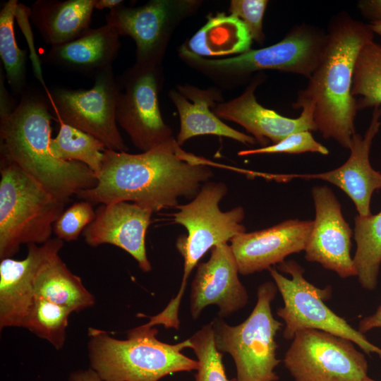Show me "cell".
I'll return each mask as SVG.
<instances>
[{
  "mask_svg": "<svg viewBox=\"0 0 381 381\" xmlns=\"http://www.w3.org/2000/svg\"><path fill=\"white\" fill-rule=\"evenodd\" d=\"M238 267L230 245L211 249L207 262L198 265L191 284L190 311L196 320L205 308L215 305L218 316L226 318L244 308L248 301L246 289L238 278Z\"/></svg>",
  "mask_w": 381,
  "mask_h": 381,
  "instance_id": "obj_16",
  "label": "cell"
},
{
  "mask_svg": "<svg viewBox=\"0 0 381 381\" xmlns=\"http://www.w3.org/2000/svg\"><path fill=\"white\" fill-rule=\"evenodd\" d=\"M351 341L318 329L297 332L284 363L295 381H363L368 362Z\"/></svg>",
  "mask_w": 381,
  "mask_h": 381,
  "instance_id": "obj_10",
  "label": "cell"
},
{
  "mask_svg": "<svg viewBox=\"0 0 381 381\" xmlns=\"http://www.w3.org/2000/svg\"><path fill=\"white\" fill-rule=\"evenodd\" d=\"M221 182H207L190 202L179 205L174 214L176 224L183 226L188 234L180 236L176 246L183 258V274L176 296L159 313L153 315V322L165 328L179 329V311L187 282L193 270L209 249L226 243L236 236L246 232L242 224L245 217L242 207L222 212L219 206L227 193Z\"/></svg>",
  "mask_w": 381,
  "mask_h": 381,
  "instance_id": "obj_5",
  "label": "cell"
},
{
  "mask_svg": "<svg viewBox=\"0 0 381 381\" xmlns=\"http://www.w3.org/2000/svg\"><path fill=\"white\" fill-rule=\"evenodd\" d=\"M189 340L198 361L195 381H235L228 380L226 375L222 353L216 347L211 323L204 325Z\"/></svg>",
  "mask_w": 381,
  "mask_h": 381,
  "instance_id": "obj_31",
  "label": "cell"
},
{
  "mask_svg": "<svg viewBox=\"0 0 381 381\" xmlns=\"http://www.w3.org/2000/svg\"><path fill=\"white\" fill-rule=\"evenodd\" d=\"M195 1L152 0L138 7L123 4L110 10L107 23L136 44V63L160 66L174 26L189 14Z\"/></svg>",
  "mask_w": 381,
  "mask_h": 381,
  "instance_id": "obj_13",
  "label": "cell"
},
{
  "mask_svg": "<svg viewBox=\"0 0 381 381\" xmlns=\"http://www.w3.org/2000/svg\"><path fill=\"white\" fill-rule=\"evenodd\" d=\"M215 165L183 150L176 138L139 154L106 149L93 188L76 196L94 204L132 202L153 212L176 207L179 198H194L212 176Z\"/></svg>",
  "mask_w": 381,
  "mask_h": 381,
  "instance_id": "obj_1",
  "label": "cell"
},
{
  "mask_svg": "<svg viewBox=\"0 0 381 381\" xmlns=\"http://www.w3.org/2000/svg\"><path fill=\"white\" fill-rule=\"evenodd\" d=\"M277 291L274 282H264L258 288L254 308L243 322L231 326L221 318L211 322L217 350L234 359L235 381L279 379L274 370L281 362L277 357L276 336L284 324L274 318L271 308Z\"/></svg>",
  "mask_w": 381,
  "mask_h": 381,
  "instance_id": "obj_7",
  "label": "cell"
},
{
  "mask_svg": "<svg viewBox=\"0 0 381 381\" xmlns=\"http://www.w3.org/2000/svg\"><path fill=\"white\" fill-rule=\"evenodd\" d=\"M262 81L263 77L257 75L241 95L229 102L216 103L212 108L213 112L219 119L243 126L262 147L269 145L270 142L276 144L295 132L317 131L313 106H303L300 116L292 119L258 103L255 90Z\"/></svg>",
  "mask_w": 381,
  "mask_h": 381,
  "instance_id": "obj_20",
  "label": "cell"
},
{
  "mask_svg": "<svg viewBox=\"0 0 381 381\" xmlns=\"http://www.w3.org/2000/svg\"><path fill=\"white\" fill-rule=\"evenodd\" d=\"M119 35L111 25L90 28L79 37L52 46L44 61L59 68L94 77L112 66L121 47Z\"/></svg>",
  "mask_w": 381,
  "mask_h": 381,
  "instance_id": "obj_22",
  "label": "cell"
},
{
  "mask_svg": "<svg viewBox=\"0 0 381 381\" xmlns=\"http://www.w3.org/2000/svg\"><path fill=\"white\" fill-rule=\"evenodd\" d=\"M357 6L361 15L370 23H381V0H361Z\"/></svg>",
  "mask_w": 381,
  "mask_h": 381,
  "instance_id": "obj_35",
  "label": "cell"
},
{
  "mask_svg": "<svg viewBox=\"0 0 381 381\" xmlns=\"http://www.w3.org/2000/svg\"><path fill=\"white\" fill-rule=\"evenodd\" d=\"M95 212V219L83 231L85 243L91 247L117 246L129 253L143 272L151 271L145 236L152 210L123 201L101 204Z\"/></svg>",
  "mask_w": 381,
  "mask_h": 381,
  "instance_id": "obj_19",
  "label": "cell"
},
{
  "mask_svg": "<svg viewBox=\"0 0 381 381\" xmlns=\"http://www.w3.org/2000/svg\"><path fill=\"white\" fill-rule=\"evenodd\" d=\"M89 90L57 87L48 93L56 119L100 140L108 150L126 152L116 123L119 85L110 66L95 77Z\"/></svg>",
  "mask_w": 381,
  "mask_h": 381,
  "instance_id": "obj_11",
  "label": "cell"
},
{
  "mask_svg": "<svg viewBox=\"0 0 381 381\" xmlns=\"http://www.w3.org/2000/svg\"><path fill=\"white\" fill-rule=\"evenodd\" d=\"M169 97L179 115L180 130L176 140L180 146L188 140L202 135L226 137L245 145L256 143L252 135L231 128L213 112L212 107L222 100L217 90L179 85L177 90L169 92Z\"/></svg>",
  "mask_w": 381,
  "mask_h": 381,
  "instance_id": "obj_21",
  "label": "cell"
},
{
  "mask_svg": "<svg viewBox=\"0 0 381 381\" xmlns=\"http://www.w3.org/2000/svg\"><path fill=\"white\" fill-rule=\"evenodd\" d=\"M49 104L41 94L25 91L13 106L5 85L0 86L1 156L66 204L72 195L95 186L97 179L84 164L52 155Z\"/></svg>",
  "mask_w": 381,
  "mask_h": 381,
  "instance_id": "obj_2",
  "label": "cell"
},
{
  "mask_svg": "<svg viewBox=\"0 0 381 381\" xmlns=\"http://www.w3.org/2000/svg\"><path fill=\"white\" fill-rule=\"evenodd\" d=\"M93 0H37L30 17L46 44L56 46L71 42L90 28Z\"/></svg>",
  "mask_w": 381,
  "mask_h": 381,
  "instance_id": "obj_23",
  "label": "cell"
},
{
  "mask_svg": "<svg viewBox=\"0 0 381 381\" xmlns=\"http://www.w3.org/2000/svg\"><path fill=\"white\" fill-rule=\"evenodd\" d=\"M268 1L267 0H232L229 12L240 19L247 27L253 40L262 44L265 35L262 23Z\"/></svg>",
  "mask_w": 381,
  "mask_h": 381,
  "instance_id": "obj_34",
  "label": "cell"
},
{
  "mask_svg": "<svg viewBox=\"0 0 381 381\" xmlns=\"http://www.w3.org/2000/svg\"><path fill=\"white\" fill-rule=\"evenodd\" d=\"M71 313L64 306L35 298L23 328L60 350L66 341L68 320Z\"/></svg>",
  "mask_w": 381,
  "mask_h": 381,
  "instance_id": "obj_30",
  "label": "cell"
},
{
  "mask_svg": "<svg viewBox=\"0 0 381 381\" xmlns=\"http://www.w3.org/2000/svg\"><path fill=\"white\" fill-rule=\"evenodd\" d=\"M122 0H93L95 9L102 10L108 8L112 10L123 4Z\"/></svg>",
  "mask_w": 381,
  "mask_h": 381,
  "instance_id": "obj_38",
  "label": "cell"
},
{
  "mask_svg": "<svg viewBox=\"0 0 381 381\" xmlns=\"http://www.w3.org/2000/svg\"><path fill=\"white\" fill-rule=\"evenodd\" d=\"M18 4L17 0H8L1 9L0 56L11 89L21 96L26 86L27 51L18 47L15 36L13 23Z\"/></svg>",
  "mask_w": 381,
  "mask_h": 381,
  "instance_id": "obj_28",
  "label": "cell"
},
{
  "mask_svg": "<svg viewBox=\"0 0 381 381\" xmlns=\"http://www.w3.org/2000/svg\"><path fill=\"white\" fill-rule=\"evenodd\" d=\"M313 220L290 219L271 227L240 234L230 247L238 272L249 275L280 264L294 253L305 250Z\"/></svg>",
  "mask_w": 381,
  "mask_h": 381,
  "instance_id": "obj_17",
  "label": "cell"
},
{
  "mask_svg": "<svg viewBox=\"0 0 381 381\" xmlns=\"http://www.w3.org/2000/svg\"><path fill=\"white\" fill-rule=\"evenodd\" d=\"M68 381H102L92 368L79 370L71 373Z\"/></svg>",
  "mask_w": 381,
  "mask_h": 381,
  "instance_id": "obj_37",
  "label": "cell"
},
{
  "mask_svg": "<svg viewBox=\"0 0 381 381\" xmlns=\"http://www.w3.org/2000/svg\"><path fill=\"white\" fill-rule=\"evenodd\" d=\"M311 195L315 214L304 250L306 259L341 278L356 276L351 256L353 231L342 214L339 201L327 186H314Z\"/></svg>",
  "mask_w": 381,
  "mask_h": 381,
  "instance_id": "obj_14",
  "label": "cell"
},
{
  "mask_svg": "<svg viewBox=\"0 0 381 381\" xmlns=\"http://www.w3.org/2000/svg\"><path fill=\"white\" fill-rule=\"evenodd\" d=\"M92 206L91 202L82 200L64 210L53 224V233L56 238L67 242L77 240L95 219Z\"/></svg>",
  "mask_w": 381,
  "mask_h": 381,
  "instance_id": "obj_32",
  "label": "cell"
},
{
  "mask_svg": "<svg viewBox=\"0 0 381 381\" xmlns=\"http://www.w3.org/2000/svg\"><path fill=\"white\" fill-rule=\"evenodd\" d=\"M375 328H381V304L373 314L359 321L358 330L364 334Z\"/></svg>",
  "mask_w": 381,
  "mask_h": 381,
  "instance_id": "obj_36",
  "label": "cell"
},
{
  "mask_svg": "<svg viewBox=\"0 0 381 381\" xmlns=\"http://www.w3.org/2000/svg\"><path fill=\"white\" fill-rule=\"evenodd\" d=\"M64 241L55 238L45 243L28 245L23 260L11 258L0 262V329L23 327L34 303V282L41 267L59 255Z\"/></svg>",
  "mask_w": 381,
  "mask_h": 381,
  "instance_id": "obj_18",
  "label": "cell"
},
{
  "mask_svg": "<svg viewBox=\"0 0 381 381\" xmlns=\"http://www.w3.org/2000/svg\"><path fill=\"white\" fill-rule=\"evenodd\" d=\"M162 78L160 66L135 63L119 81L116 121L142 152L174 138L159 107Z\"/></svg>",
  "mask_w": 381,
  "mask_h": 381,
  "instance_id": "obj_12",
  "label": "cell"
},
{
  "mask_svg": "<svg viewBox=\"0 0 381 381\" xmlns=\"http://www.w3.org/2000/svg\"><path fill=\"white\" fill-rule=\"evenodd\" d=\"M156 327L142 325L118 339L103 330L88 328L90 366L102 381H158L183 371L198 370V361L182 353L189 339L170 344L157 339Z\"/></svg>",
  "mask_w": 381,
  "mask_h": 381,
  "instance_id": "obj_4",
  "label": "cell"
},
{
  "mask_svg": "<svg viewBox=\"0 0 381 381\" xmlns=\"http://www.w3.org/2000/svg\"><path fill=\"white\" fill-rule=\"evenodd\" d=\"M0 260L23 244H44L66 203L50 194L17 164L1 156Z\"/></svg>",
  "mask_w": 381,
  "mask_h": 381,
  "instance_id": "obj_6",
  "label": "cell"
},
{
  "mask_svg": "<svg viewBox=\"0 0 381 381\" xmlns=\"http://www.w3.org/2000/svg\"><path fill=\"white\" fill-rule=\"evenodd\" d=\"M356 250L353 258L356 277L368 291L377 284L381 265V211L376 214L357 215L354 218Z\"/></svg>",
  "mask_w": 381,
  "mask_h": 381,
  "instance_id": "obj_26",
  "label": "cell"
},
{
  "mask_svg": "<svg viewBox=\"0 0 381 381\" xmlns=\"http://www.w3.org/2000/svg\"><path fill=\"white\" fill-rule=\"evenodd\" d=\"M363 381H376V380H373V379L370 378V377L368 376Z\"/></svg>",
  "mask_w": 381,
  "mask_h": 381,
  "instance_id": "obj_40",
  "label": "cell"
},
{
  "mask_svg": "<svg viewBox=\"0 0 381 381\" xmlns=\"http://www.w3.org/2000/svg\"><path fill=\"white\" fill-rule=\"evenodd\" d=\"M351 94L357 111L381 106V44L371 41L358 53Z\"/></svg>",
  "mask_w": 381,
  "mask_h": 381,
  "instance_id": "obj_29",
  "label": "cell"
},
{
  "mask_svg": "<svg viewBox=\"0 0 381 381\" xmlns=\"http://www.w3.org/2000/svg\"><path fill=\"white\" fill-rule=\"evenodd\" d=\"M304 152H316L327 155L329 150L314 139L310 131H303L293 133L276 144L242 150L238 152V155L239 156H249L260 154H299Z\"/></svg>",
  "mask_w": 381,
  "mask_h": 381,
  "instance_id": "obj_33",
  "label": "cell"
},
{
  "mask_svg": "<svg viewBox=\"0 0 381 381\" xmlns=\"http://www.w3.org/2000/svg\"><path fill=\"white\" fill-rule=\"evenodd\" d=\"M253 40L246 25L238 18L218 13L189 40L185 47L201 56L238 54L250 49Z\"/></svg>",
  "mask_w": 381,
  "mask_h": 381,
  "instance_id": "obj_25",
  "label": "cell"
},
{
  "mask_svg": "<svg viewBox=\"0 0 381 381\" xmlns=\"http://www.w3.org/2000/svg\"><path fill=\"white\" fill-rule=\"evenodd\" d=\"M278 269L291 276L287 278L272 267L268 269L284 302L277 314L284 323V339L292 340L303 329H318L347 339L368 355L376 353L381 358L380 348L325 304L332 296L331 286L321 289L309 282L303 276L304 269L295 260H284Z\"/></svg>",
  "mask_w": 381,
  "mask_h": 381,
  "instance_id": "obj_8",
  "label": "cell"
},
{
  "mask_svg": "<svg viewBox=\"0 0 381 381\" xmlns=\"http://www.w3.org/2000/svg\"><path fill=\"white\" fill-rule=\"evenodd\" d=\"M35 298H43L80 312L93 306L95 298L57 255L47 261L37 272L34 282Z\"/></svg>",
  "mask_w": 381,
  "mask_h": 381,
  "instance_id": "obj_24",
  "label": "cell"
},
{
  "mask_svg": "<svg viewBox=\"0 0 381 381\" xmlns=\"http://www.w3.org/2000/svg\"><path fill=\"white\" fill-rule=\"evenodd\" d=\"M374 35L370 24L354 19L345 11L333 16L322 59L292 104L294 109L313 106L317 131L347 150L356 133L358 111L351 94L355 64L359 52L373 41Z\"/></svg>",
  "mask_w": 381,
  "mask_h": 381,
  "instance_id": "obj_3",
  "label": "cell"
},
{
  "mask_svg": "<svg viewBox=\"0 0 381 381\" xmlns=\"http://www.w3.org/2000/svg\"><path fill=\"white\" fill-rule=\"evenodd\" d=\"M370 25L373 32L379 35L381 39V23H370Z\"/></svg>",
  "mask_w": 381,
  "mask_h": 381,
  "instance_id": "obj_39",
  "label": "cell"
},
{
  "mask_svg": "<svg viewBox=\"0 0 381 381\" xmlns=\"http://www.w3.org/2000/svg\"><path fill=\"white\" fill-rule=\"evenodd\" d=\"M381 106L373 108L370 124L363 135L356 133L351 140L350 155L340 167L322 173L275 174V181L288 182L295 179H319L329 182L344 191L353 202L358 215L368 216L373 193L381 190V172L370 164L369 155L373 141L381 126Z\"/></svg>",
  "mask_w": 381,
  "mask_h": 381,
  "instance_id": "obj_15",
  "label": "cell"
},
{
  "mask_svg": "<svg viewBox=\"0 0 381 381\" xmlns=\"http://www.w3.org/2000/svg\"><path fill=\"white\" fill-rule=\"evenodd\" d=\"M59 130L52 138L50 150L57 159L86 165L96 176L99 173L105 145L93 135L56 119Z\"/></svg>",
  "mask_w": 381,
  "mask_h": 381,
  "instance_id": "obj_27",
  "label": "cell"
},
{
  "mask_svg": "<svg viewBox=\"0 0 381 381\" xmlns=\"http://www.w3.org/2000/svg\"><path fill=\"white\" fill-rule=\"evenodd\" d=\"M327 44V32L307 23L294 26L279 42L234 57L210 59L190 52L185 46L180 54L202 71L223 75L246 76L253 72L275 70L310 78L318 66Z\"/></svg>",
  "mask_w": 381,
  "mask_h": 381,
  "instance_id": "obj_9",
  "label": "cell"
}]
</instances>
